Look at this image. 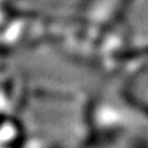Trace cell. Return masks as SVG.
I'll return each mask as SVG.
<instances>
[]
</instances>
